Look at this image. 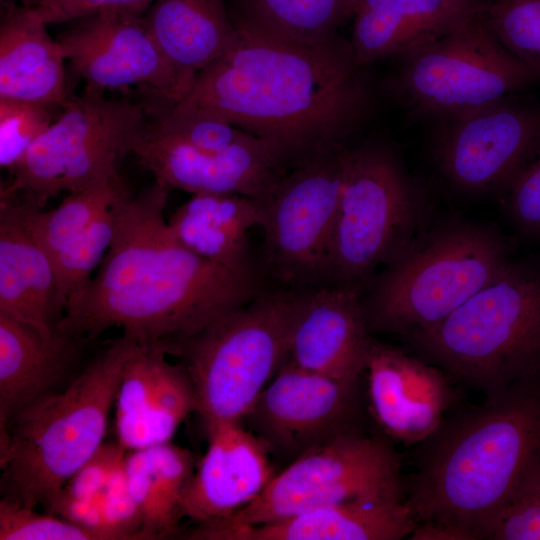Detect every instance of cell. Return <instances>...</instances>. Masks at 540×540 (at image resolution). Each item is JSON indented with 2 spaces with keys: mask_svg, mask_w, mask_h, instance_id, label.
Returning a JSON list of instances; mask_svg holds the SVG:
<instances>
[{
  "mask_svg": "<svg viewBox=\"0 0 540 540\" xmlns=\"http://www.w3.org/2000/svg\"><path fill=\"white\" fill-rule=\"evenodd\" d=\"M125 456L126 449L119 443L102 444L95 454L70 477L59 493L78 498L100 496L113 475L122 466Z\"/></svg>",
  "mask_w": 540,
  "mask_h": 540,
  "instance_id": "obj_39",
  "label": "cell"
},
{
  "mask_svg": "<svg viewBox=\"0 0 540 540\" xmlns=\"http://www.w3.org/2000/svg\"><path fill=\"white\" fill-rule=\"evenodd\" d=\"M82 340L34 328L0 312V433L23 409L62 389Z\"/></svg>",
  "mask_w": 540,
  "mask_h": 540,
  "instance_id": "obj_23",
  "label": "cell"
},
{
  "mask_svg": "<svg viewBox=\"0 0 540 540\" xmlns=\"http://www.w3.org/2000/svg\"><path fill=\"white\" fill-rule=\"evenodd\" d=\"M391 86L413 111L453 120L503 101L540 80L509 52L485 12L403 57Z\"/></svg>",
  "mask_w": 540,
  "mask_h": 540,
  "instance_id": "obj_10",
  "label": "cell"
},
{
  "mask_svg": "<svg viewBox=\"0 0 540 540\" xmlns=\"http://www.w3.org/2000/svg\"><path fill=\"white\" fill-rule=\"evenodd\" d=\"M31 8L9 4L0 24V99L63 107L62 49Z\"/></svg>",
  "mask_w": 540,
  "mask_h": 540,
  "instance_id": "obj_24",
  "label": "cell"
},
{
  "mask_svg": "<svg viewBox=\"0 0 540 540\" xmlns=\"http://www.w3.org/2000/svg\"><path fill=\"white\" fill-rule=\"evenodd\" d=\"M150 95L156 99L145 105L150 130L191 148L219 152L253 136L205 111Z\"/></svg>",
  "mask_w": 540,
  "mask_h": 540,
  "instance_id": "obj_31",
  "label": "cell"
},
{
  "mask_svg": "<svg viewBox=\"0 0 540 540\" xmlns=\"http://www.w3.org/2000/svg\"><path fill=\"white\" fill-rule=\"evenodd\" d=\"M358 384L307 370L287 358L245 418L270 452L295 460L359 430Z\"/></svg>",
  "mask_w": 540,
  "mask_h": 540,
  "instance_id": "obj_14",
  "label": "cell"
},
{
  "mask_svg": "<svg viewBox=\"0 0 540 540\" xmlns=\"http://www.w3.org/2000/svg\"><path fill=\"white\" fill-rule=\"evenodd\" d=\"M235 27L233 44L196 74L179 102L259 138L293 168L344 147L372 105L350 42L339 34L302 42Z\"/></svg>",
  "mask_w": 540,
  "mask_h": 540,
  "instance_id": "obj_1",
  "label": "cell"
},
{
  "mask_svg": "<svg viewBox=\"0 0 540 540\" xmlns=\"http://www.w3.org/2000/svg\"><path fill=\"white\" fill-rule=\"evenodd\" d=\"M417 446L415 470L404 480L416 520L482 539L493 518L540 477V375L444 417Z\"/></svg>",
  "mask_w": 540,
  "mask_h": 540,
  "instance_id": "obj_3",
  "label": "cell"
},
{
  "mask_svg": "<svg viewBox=\"0 0 540 540\" xmlns=\"http://www.w3.org/2000/svg\"><path fill=\"white\" fill-rule=\"evenodd\" d=\"M508 253L499 233L471 223L412 239L361 302L368 331L405 336L437 324L494 280Z\"/></svg>",
  "mask_w": 540,
  "mask_h": 540,
  "instance_id": "obj_7",
  "label": "cell"
},
{
  "mask_svg": "<svg viewBox=\"0 0 540 540\" xmlns=\"http://www.w3.org/2000/svg\"><path fill=\"white\" fill-rule=\"evenodd\" d=\"M405 337L419 358L485 399L540 375V264L509 260L446 318Z\"/></svg>",
  "mask_w": 540,
  "mask_h": 540,
  "instance_id": "obj_5",
  "label": "cell"
},
{
  "mask_svg": "<svg viewBox=\"0 0 540 540\" xmlns=\"http://www.w3.org/2000/svg\"><path fill=\"white\" fill-rule=\"evenodd\" d=\"M371 338L359 287L340 285L305 294L294 319L288 359L347 384H358Z\"/></svg>",
  "mask_w": 540,
  "mask_h": 540,
  "instance_id": "obj_19",
  "label": "cell"
},
{
  "mask_svg": "<svg viewBox=\"0 0 540 540\" xmlns=\"http://www.w3.org/2000/svg\"><path fill=\"white\" fill-rule=\"evenodd\" d=\"M195 409L186 371L180 363L169 362L147 407L134 416L116 419L118 443L128 451L167 443Z\"/></svg>",
  "mask_w": 540,
  "mask_h": 540,
  "instance_id": "obj_30",
  "label": "cell"
},
{
  "mask_svg": "<svg viewBox=\"0 0 540 540\" xmlns=\"http://www.w3.org/2000/svg\"><path fill=\"white\" fill-rule=\"evenodd\" d=\"M57 41L88 90L139 86L150 94L181 101L195 80L166 58L141 13H96L77 20Z\"/></svg>",
  "mask_w": 540,
  "mask_h": 540,
  "instance_id": "obj_13",
  "label": "cell"
},
{
  "mask_svg": "<svg viewBox=\"0 0 540 540\" xmlns=\"http://www.w3.org/2000/svg\"><path fill=\"white\" fill-rule=\"evenodd\" d=\"M145 104L108 99L88 90L69 99L34 142L0 196H21L41 209L61 192H74L117 171L148 131Z\"/></svg>",
  "mask_w": 540,
  "mask_h": 540,
  "instance_id": "obj_8",
  "label": "cell"
},
{
  "mask_svg": "<svg viewBox=\"0 0 540 540\" xmlns=\"http://www.w3.org/2000/svg\"><path fill=\"white\" fill-rule=\"evenodd\" d=\"M264 219L263 201L241 194L197 193L167 219L172 234L200 257L238 272L252 271L247 234Z\"/></svg>",
  "mask_w": 540,
  "mask_h": 540,
  "instance_id": "obj_25",
  "label": "cell"
},
{
  "mask_svg": "<svg viewBox=\"0 0 540 540\" xmlns=\"http://www.w3.org/2000/svg\"><path fill=\"white\" fill-rule=\"evenodd\" d=\"M418 521L406 499H357L258 525L198 523L193 540H399Z\"/></svg>",
  "mask_w": 540,
  "mask_h": 540,
  "instance_id": "obj_20",
  "label": "cell"
},
{
  "mask_svg": "<svg viewBox=\"0 0 540 540\" xmlns=\"http://www.w3.org/2000/svg\"><path fill=\"white\" fill-rule=\"evenodd\" d=\"M55 295L53 261L29 233L21 200L0 197V312L51 339Z\"/></svg>",
  "mask_w": 540,
  "mask_h": 540,
  "instance_id": "obj_22",
  "label": "cell"
},
{
  "mask_svg": "<svg viewBox=\"0 0 540 540\" xmlns=\"http://www.w3.org/2000/svg\"><path fill=\"white\" fill-rule=\"evenodd\" d=\"M410 540H471L470 536L455 527L443 523L419 522L408 537Z\"/></svg>",
  "mask_w": 540,
  "mask_h": 540,
  "instance_id": "obj_41",
  "label": "cell"
},
{
  "mask_svg": "<svg viewBox=\"0 0 540 540\" xmlns=\"http://www.w3.org/2000/svg\"><path fill=\"white\" fill-rule=\"evenodd\" d=\"M540 143V108L503 101L448 120L437 145L448 180L468 193L509 186Z\"/></svg>",
  "mask_w": 540,
  "mask_h": 540,
  "instance_id": "obj_15",
  "label": "cell"
},
{
  "mask_svg": "<svg viewBox=\"0 0 540 540\" xmlns=\"http://www.w3.org/2000/svg\"><path fill=\"white\" fill-rule=\"evenodd\" d=\"M21 2V6L26 8H35L42 0H18Z\"/></svg>",
  "mask_w": 540,
  "mask_h": 540,
  "instance_id": "obj_42",
  "label": "cell"
},
{
  "mask_svg": "<svg viewBox=\"0 0 540 540\" xmlns=\"http://www.w3.org/2000/svg\"><path fill=\"white\" fill-rule=\"evenodd\" d=\"M102 510L106 528L116 540H142L143 517L130 492L124 462L103 492Z\"/></svg>",
  "mask_w": 540,
  "mask_h": 540,
  "instance_id": "obj_37",
  "label": "cell"
},
{
  "mask_svg": "<svg viewBox=\"0 0 540 540\" xmlns=\"http://www.w3.org/2000/svg\"><path fill=\"white\" fill-rule=\"evenodd\" d=\"M236 26L278 38L318 42L338 35L358 0H232Z\"/></svg>",
  "mask_w": 540,
  "mask_h": 540,
  "instance_id": "obj_28",
  "label": "cell"
},
{
  "mask_svg": "<svg viewBox=\"0 0 540 540\" xmlns=\"http://www.w3.org/2000/svg\"><path fill=\"white\" fill-rule=\"evenodd\" d=\"M305 294H260L195 335L165 342L190 380L206 426L238 422L288 358L291 328Z\"/></svg>",
  "mask_w": 540,
  "mask_h": 540,
  "instance_id": "obj_6",
  "label": "cell"
},
{
  "mask_svg": "<svg viewBox=\"0 0 540 540\" xmlns=\"http://www.w3.org/2000/svg\"><path fill=\"white\" fill-rule=\"evenodd\" d=\"M20 503L0 501V540H103L84 527Z\"/></svg>",
  "mask_w": 540,
  "mask_h": 540,
  "instance_id": "obj_35",
  "label": "cell"
},
{
  "mask_svg": "<svg viewBox=\"0 0 540 540\" xmlns=\"http://www.w3.org/2000/svg\"><path fill=\"white\" fill-rule=\"evenodd\" d=\"M144 18L166 58L194 77L221 57L237 35L223 0H154Z\"/></svg>",
  "mask_w": 540,
  "mask_h": 540,
  "instance_id": "obj_26",
  "label": "cell"
},
{
  "mask_svg": "<svg viewBox=\"0 0 540 540\" xmlns=\"http://www.w3.org/2000/svg\"><path fill=\"white\" fill-rule=\"evenodd\" d=\"M342 186L328 276L357 286L412 240L420 207L391 152L377 145L341 148Z\"/></svg>",
  "mask_w": 540,
  "mask_h": 540,
  "instance_id": "obj_9",
  "label": "cell"
},
{
  "mask_svg": "<svg viewBox=\"0 0 540 540\" xmlns=\"http://www.w3.org/2000/svg\"><path fill=\"white\" fill-rule=\"evenodd\" d=\"M154 0H42L35 15L45 24L77 21L104 11H130L145 14Z\"/></svg>",
  "mask_w": 540,
  "mask_h": 540,
  "instance_id": "obj_40",
  "label": "cell"
},
{
  "mask_svg": "<svg viewBox=\"0 0 540 540\" xmlns=\"http://www.w3.org/2000/svg\"><path fill=\"white\" fill-rule=\"evenodd\" d=\"M208 448L181 501L197 523L225 518L254 500L275 475L265 442L238 422L207 425Z\"/></svg>",
  "mask_w": 540,
  "mask_h": 540,
  "instance_id": "obj_18",
  "label": "cell"
},
{
  "mask_svg": "<svg viewBox=\"0 0 540 540\" xmlns=\"http://www.w3.org/2000/svg\"><path fill=\"white\" fill-rule=\"evenodd\" d=\"M485 18L501 44L540 76V0H497Z\"/></svg>",
  "mask_w": 540,
  "mask_h": 540,
  "instance_id": "obj_33",
  "label": "cell"
},
{
  "mask_svg": "<svg viewBox=\"0 0 540 540\" xmlns=\"http://www.w3.org/2000/svg\"><path fill=\"white\" fill-rule=\"evenodd\" d=\"M115 204L53 258L58 320L68 301L91 280L92 272L101 264L111 245L114 234Z\"/></svg>",
  "mask_w": 540,
  "mask_h": 540,
  "instance_id": "obj_32",
  "label": "cell"
},
{
  "mask_svg": "<svg viewBox=\"0 0 540 540\" xmlns=\"http://www.w3.org/2000/svg\"><path fill=\"white\" fill-rule=\"evenodd\" d=\"M509 187L515 224L523 233L540 238V143Z\"/></svg>",
  "mask_w": 540,
  "mask_h": 540,
  "instance_id": "obj_38",
  "label": "cell"
},
{
  "mask_svg": "<svg viewBox=\"0 0 540 540\" xmlns=\"http://www.w3.org/2000/svg\"><path fill=\"white\" fill-rule=\"evenodd\" d=\"M135 343L124 335L117 338L62 389L10 420L0 433L2 498L47 509L95 454Z\"/></svg>",
  "mask_w": 540,
  "mask_h": 540,
  "instance_id": "obj_4",
  "label": "cell"
},
{
  "mask_svg": "<svg viewBox=\"0 0 540 540\" xmlns=\"http://www.w3.org/2000/svg\"><path fill=\"white\" fill-rule=\"evenodd\" d=\"M127 191L116 172L70 192L57 207L49 211H41L23 197H17L22 202L29 233L53 261L59 251L110 209Z\"/></svg>",
  "mask_w": 540,
  "mask_h": 540,
  "instance_id": "obj_29",
  "label": "cell"
},
{
  "mask_svg": "<svg viewBox=\"0 0 540 540\" xmlns=\"http://www.w3.org/2000/svg\"><path fill=\"white\" fill-rule=\"evenodd\" d=\"M194 464L190 450L169 442L126 453L124 470L142 513V539H161L175 532Z\"/></svg>",
  "mask_w": 540,
  "mask_h": 540,
  "instance_id": "obj_27",
  "label": "cell"
},
{
  "mask_svg": "<svg viewBox=\"0 0 540 540\" xmlns=\"http://www.w3.org/2000/svg\"><path fill=\"white\" fill-rule=\"evenodd\" d=\"M482 539L540 540V477L493 518Z\"/></svg>",
  "mask_w": 540,
  "mask_h": 540,
  "instance_id": "obj_36",
  "label": "cell"
},
{
  "mask_svg": "<svg viewBox=\"0 0 540 540\" xmlns=\"http://www.w3.org/2000/svg\"><path fill=\"white\" fill-rule=\"evenodd\" d=\"M340 150L287 171L262 200L266 258L284 281L328 276L342 186Z\"/></svg>",
  "mask_w": 540,
  "mask_h": 540,
  "instance_id": "obj_12",
  "label": "cell"
},
{
  "mask_svg": "<svg viewBox=\"0 0 540 540\" xmlns=\"http://www.w3.org/2000/svg\"><path fill=\"white\" fill-rule=\"evenodd\" d=\"M57 107L0 99V166L12 173L56 119Z\"/></svg>",
  "mask_w": 540,
  "mask_h": 540,
  "instance_id": "obj_34",
  "label": "cell"
},
{
  "mask_svg": "<svg viewBox=\"0 0 540 540\" xmlns=\"http://www.w3.org/2000/svg\"><path fill=\"white\" fill-rule=\"evenodd\" d=\"M168 191L155 180L116 202L111 245L56 334L87 341L115 327L138 344L181 340L257 296L252 271L210 262L177 240L164 216Z\"/></svg>",
  "mask_w": 540,
  "mask_h": 540,
  "instance_id": "obj_2",
  "label": "cell"
},
{
  "mask_svg": "<svg viewBox=\"0 0 540 540\" xmlns=\"http://www.w3.org/2000/svg\"><path fill=\"white\" fill-rule=\"evenodd\" d=\"M133 153L156 181L192 194H241L263 200L287 172L279 155L255 136L223 151L206 152L148 127Z\"/></svg>",
  "mask_w": 540,
  "mask_h": 540,
  "instance_id": "obj_16",
  "label": "cell"
},
{
  "mask_svg": "<svg viewBox=\"0 0 540 540\" xmlns=\"http://www.w3.org/2000/svg\"><path fill=\"white\" fill-rule=\"evenodd\" d=\"M386 498L406 499L400 456L390 438L355 430L293 460L249 504L210 522L258 525L347 501Z\"/></svg>",
  "mask_w": 540,
  "mask_h": 540,
  "instance_id": "obj_11",
  "label": "cell"
},
{
  "mask_svg": "<svg viewBox=\"0 0 540 540\" xmlns=\"http://www.w3.org/2000/svg\"><path fill=\"white\" fill-rule=\"evenodd\" d=\"M365 370L373 417L388 438L407 446L429 437L458 400L442 369L373 339Z\"/></svg>",
  "mask_w": 540,
  "mask_h": 540,
  "instance_id": "obj_17",
  "label": "cell"
},
{
  "mask_svg": "<svg viewBox=\"0 0 540 540\" xmlns=\"http://www.w3.org/2000/svg\"><path fill=\"white\" fill-rule=\"evenodd\" d=\"M486 9L480 0H358L350 45L362 67L403 58Z\"/></svg>",
  "mask_w": 540,
  "mask_h": 540,
  "instance_id": "obj_21",
  "label": "cell"
}]
</instances>
